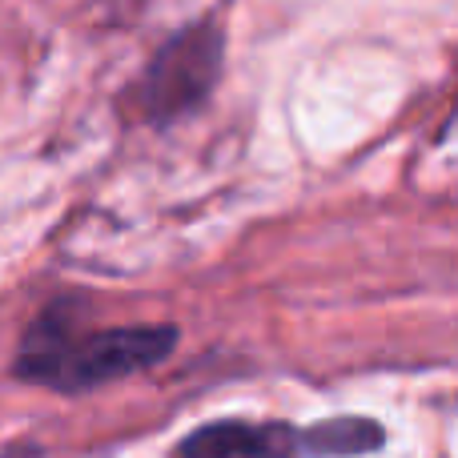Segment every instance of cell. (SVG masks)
<instances>
[{"instance_id": "obj_1", "label": "cell", "mask_w": 458, "mask_h": 458, "mask_svg": "<svg viewBox=\"0 0 458 458\" xmlns=\"http://www.w3.org/2000/svg\"><path fill=\"white\" fill-rule=\"evenodd\" d=\"M174 326H133V330L81 334L64 310H53L29 330L16 358V374L53 390H93L101 382L125 378L133 370L161 362L174 350Z\"/></svg>"}, {"instance_id": "obj_2", "label": "cell", "mask_w": 458, "mask_h": 458, "mask_svg": "<svg viewBox=\"0 0 458 458\" xmlns=\"http://www.w3.org/2000/svg\"><path fill=\"white\" fill-rule=\"evenodd\" d=\"M217 69H222V32L209 29V24H201V29L193 24L157 53V61L149 64L141 81L137 101L153 121L190 113L209 93Z\"/></svg>"}, {"instance_id": "obj_3", "label": "cell", "mask_w": 458, "mask_h": 458, "mask_svg": "<svg viewBox=\"0 0 458 458\" xmlns=\"http://www.w3.org/2000/svg\"><path fill=\"white\" fill-rule=\"evenodd\" d=\"M298 435L285 422H209L177 443L174 458H293Z\"/></svg>"}, {"instance_id": "obj_4", "label": "cell", "mask_w": 458, "mask_h": 458, "mask_svg": "<svg viewBox=\"0 0 458 458\" xmlns=\"http://www.w3.org/2000/svg\"><path fill=\"white\" fill-rule=\"evenodd\" d=\"M374 446H382V430L378 422L366 419H330L298 435V451L310 458H350L374 451Z\"/></svg>"}]
</instances>
